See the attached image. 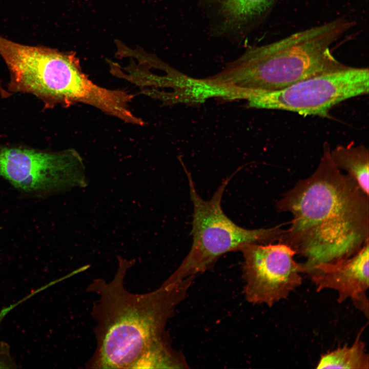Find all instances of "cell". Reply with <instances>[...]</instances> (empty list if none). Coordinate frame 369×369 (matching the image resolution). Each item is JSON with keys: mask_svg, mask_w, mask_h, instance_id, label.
<instances>
[{"mask_svg": "<svg viewBox=\"0 0 369 369\" xmlns=\"http://www.w3.org/2000/svg\"><path fill=\"white\" fill-rule=\"evenodd\" d=\"M118 260L111 280L94 279L88 286L87 291L98 296L91 311L96 322V347L88 367H188L183 357L171 347L166 325L195 277L173 283L164 281L154 291L134 294L126 289L124 281L134 262L120 257Z\"/></svg>", "mask_w": 369, "mask_h": 369, "instance_id": "obj_1", "label": "cell"}, {"mask_svg": "<svg viewBox=\"0 0 369 369\" xmlns=\"http://www.w3.org/2000/svg\"><path fill=\"white\" fill-rule=\"evenodd\" d=\"M369 195L333 162L323 144L319 165L277 201L292 215L279 242L306 258L304 273L315 265L350 257L368 241Z\"/></svg>", "mask_w": 369, "mask_h": 369, "instance_id": "obj_2", "label": "cell"}, {"mask_svg": "<svg viewBox=\"0 0 369 369\" xmlns=\"http://www.w3.org/2000/svg\"><path fill=\"white\" fill-rule=\"evenodd\" d=\"M352 26L339 18L269 44L250 47L210 79L230 99H248L339 68L344 65L333 56L331 46Z\"/></svg>", "mask_w": 369, "mask_h": 369, "instance_id": "obj_3", "label": "cell"}, {"mask_svg": "<svg viewBox=\"0 0 369 369\" xmlns=\"http://www.w3.org/2000/svg\"><path fill=\"white\" fill-rule=\"evenodd\" d=\"M0 55L9 72L7 90L11 94L33 95L46 108L92 105L99 97V86L83 72L73 53L23 45L0 35Z\"/></svg>", "mask_w": 369, "mask_h": 369, "instance_id": "obj_4", "label": "cell"}, {"mask_svg": "<svg viewBox=\"0 0 369 369\" xmlns=\"http://www.w3.org/2000/svg\"><path fill=\"white\" fill-rule=\"evenodd\" d=\"M181 163L188 178L193 206V242L189 253L166 282L173 283L190 277H196L212 267L222 255L240 251L247 244L279 241L284 230L281 225L247 229L235 224L224 214L221 199L233 175L222 182L211 199L205 200L198 194L191 173Z\"/></svg>", "mask_w": 369, "mask_h": 369, "instance_id": "obj_5", "label": "cell"}, {"mask_svg": "<svg viewBox=\"0 0 369 369\" xmlns=\"http://www.w3.org/2000/svg\"><path fill=\"white\" fill-rule=\"evenodd\" d=\"M0 177L21 193L37 198L86 184L81 159L73 149L0 145Z\"/></svg>", "mask_w": 369, "mask_h": 369, "instance_id": "obj_6", "label": "cell"}, {"mask_svg": "<svg viewBox=\"0 0 369 369\" xmlns=\"http://www.w3.org/2000/svg\"><path fill=\"white\" fill-rule=\"evenodd\" d=\"M367 68L346 65L300 80L284 89L260 93L247 99L250 107L279 110L303 116L328 117L336 105L367 94Z\"/></svg>", "mask_w": 369, "mask_h": 369, "instance_id": "obj_7", "label": "cell"}, {"mask_svg": "<svg viewBox=\"0 0 369 369\" xmlns=\"http://www.w3.org/2000/svg\"><path fill=\"white\" fill-rule=\"evenodd\" d=\"M240 251L244 258V293L249 302L271 307L302 283L303 263L295 260L296 252L289 246L253 243Z\"/></svg>", "mask_w": 369, "mask_h": 369, "instance_id": "obj_8", "label": "cell"}, {"mask_svg": "<svg viewBox=\"0 0 369 369\" xmlns=\"http://www.w3.org/2000/svg\"><path fill=\"white\" fill-rule=\"evenodd\" d=\"M368 241L353 256L313 266L308 273L317 292L331 289L338 292L337 301L351 298L367 317L368 301L365 292L368 281Z\"/></svg>", "mask_w": 369, "mask_h": 369, "instance_id": "obj_9", "label": "cell"}, {"mask_svg": "<svg viewBox=\"0 0 369 369\" xmlns=\"http://www.w3.org/2000/svg\"><path fill=\"white\" fill-rule=\"evenodd\" d=\"M220 34H242L246 28L261 17L275 0H204Z\"/></svg>", "mask_w": 369, "mask_h": 369, "instance_id": "obj_10", "label": "cell"}, {"mask_svg": "<svg viewBox=\"0 0 369 369\" xmlns=\"http://www.w3.org/2000/svg\"><path fill=\"white\" fill-rule=\"evenodd\" d=\"M331 156L335 166L345 170L369 195L368 150L363 146H338L331 150Z\"/></svg>", "mask_w": 369, "mask_h": 369, "instance_id": "obj_11", "label": "cell"}, {"mask_svg": "<svg viewBox=\"0 0 369 369\" xmlns=\"http://www.w3.org/2000/svg\"><path fill=\"white\" fill-rule=\"evenodd\" d=\"M360 334L351 346L345 345L322 355L316 368H368V355L364 343L360 340Z\"/></svg>", "mask_w": 369, "mask_h": 369, "instance_id": "obj_12", "label": "cell"}]
</instances>
